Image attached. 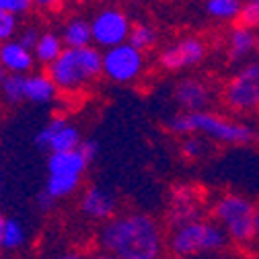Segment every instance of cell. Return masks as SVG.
Masks as SVG:
<instances>
[{"instance_id":"obj_1","label":"cell","mask_w":259,"mask_h":259,"mask_svg":"<svg viewBox=\"0 0 259 259\" xmlns=\"http://www.w3.org/2000/svg\"><path fill=\"white\" fill-rule=\"evenodd\" d=\"M99 249L121 259H154L163 251V233L144 214L111 216L99 233Z\"/></svg>"},{"instance_id":"obj_2","label":"cell","mask_w":259,"mask_h":259,"mask_svg":"<svg viewBox=\"0 0 259 259\" xmlns=\"http://www.w3.org/2000/svg\"><path fill=\"white\" fill-rule=\"evenodd\" d=\"M103 72V54L93 46L64 48L62 54L48 66V74L60 93L74 95L89 87Z\"/></svg>"},{"instance_id":"obj_3","label":"cell","mask_w":259,"mask_h":259,"mask_svg":"<svg viewBox=\"0 0 259 259\" xmlns=\"http://www.w3.org/2000/svg\"><path fill=\"white\" fill-rule=\"evenodd\" d=\"M231 237L218 222L189 220L179 224L169 239V251L179 257L216 255L226 249Z\"/></svg>"},{"instance_id":"obj_4","label":"cell","mask_w":259,"mask_h":259,"mask_svg":"<svg viewBox=\"0 0 259 259\" xmlns=\"http://www.w3.org/2000/svg\"><path fill=\"white\" fill-rule=\"evenodd\" d=\"M253 206L243 196H224L214 206V218L237 245L253 243Z\"/></svg>"},{"instance_id":"obj_5","label":"cell","mask_w":259,"mask_h":259,"mask_svg":"<svg viewBox=\"0 0 259 259\" xmlns=\"http://www.w3.org/2000/svg\"><path fill=\"white\" fill-rule=\"evenodd\" d=\"M191 117V132H200L212 140L226 142V144H247L251 142L257 132L247 123H237L231 119H224L216 113L208 111H189Z\"/></svg>"},{"instance_id":"obj_6","label":"cell","mask_w":259,"mask_h":259,"mask_svg":"<svg viewBox=\"0 0 259 259\" xmlns=\"http://www.w3.org/2000/svg\"><path fill=\"white\" fill-rule=\"evenodd\" d=\"M144 68L142 50L134 48L130 41L107 48L103 54V74L113 82H132L140 76Z\"/></svg>"},{"instance_id":"obj_7","label":"cell","mask_w":259,"mask_h":259,"mask_svg":"<svg viewBox=\"0 0 259 259\" xmlns=\"http://www.w3.org/2000/svg\"><path fill=\"white\" fill-rule=\"evenodd\" d=\"M224 103L235 111L259 109V62L243 66L224 89Z\"/></svg>"},{"instance_id":"obj_8","label":"cell","mask_w":259,"mask_h":259,"mask_svg":"<svg viewBox=\"0 0 259 259\" xmlns=\"http://www.w3.org/2000/svg\"><path fill=\"white\" fill-rule=\"evenodd\" d=\"M91 31H93V41L97 46L111 48L127 41L132 25H130L125 13H121L119 9H103L93 17Z\"/></svg>"},{"instance_id":"obj_9","label":"cell","mask_w":259,"mask_h":259,"mask_svg":"<svg viewBox=\"0 0 259 259\" xmlns=\"http://www.w3.org/2000/svg\"><path fill=\"white\" fill-rule=\"evenodd\" d=\"M78 144H80L78 127L68 123L64 117H54L35 136V146L39 150H48V152L72 150V148H78Z\"/></svg>"},{"instance_id":"obj_10","label":"cell","mask_w":259,"mask_h":259,"mask_svg":"<svg viewBox=\"0 0 259 259\" xmlns=\"http://www.w3.org/2000/svg\"><path fill=\"white\" fill-rule=\"evenodd\" d=\"M206 56V46L196 39V37H189V39H181L179 44L167 48L163 54H160L158 62L165 70H183L189 66H196L198 62H202Z\"/></svg>"},{"instance_id":"obj_11","label":"cell","mask_w":259,"mask_h":259,"mask_svg":"<svg viewBox=\"0 0 259 259\" xmlns=\"http://www.w3.org/2000/svg\"><path fill=\"white\" fill-rule=\"evenodd\" d=\"M0 62L7 72L17 74H29L35 66V54L31 48H27L21 39H9L0 44Z\"/></svg>"},{"instance_id":"obj_12","label":"cell","mask_w":259,"mask_h":259,"mask_svg":"<svg viewBox=\"0 0 259 259\" xmlns=\"http://www.w3.org/2000/svg\"><path fill=\"white\" fill-rule=\"evenodd\" d=\"M115 198L105 187H91L82 196L80 210L91 220H109L115 214Z\"/></svg>"},{"instance_id":"obj_13","label":"cell","mask_w":259,"mask_h":259,"mask_svg":"<svg viewBox=\"0 0 259 259\" xmlns=\"http://www.w3.org/2000/svg\"><path fill=\"white\" fill-rule=\"evenodd\" d=\"M58 87L48 72L25 74V101L33 105H48L58 97Z\"/></svg>"},{"instance_id":"obj_14","label":"cell","mask_w":259,"mask_h":259,"mask_svg":"<svg viewBox=\"0 0 259 259\" xmlns=\"http://www.w3.org/2000/svg\"><path fill=\"white\" fill-rule=\"evenodd\" d=\"M87 165H89V160L82 156V152L78 148L52 152L48 158V171L54 175H78V177H82Z\"/></svg>"},{"instance_id":"obj_15","label":"cell","mask_w":259,"mask_h":259,"mask_svg":"<svg viewBox=\"0 0 259 259\" xmlns=\"http://www.w3.org/2000/svg\"><path fill=\"white\" fill-rule=\"evenodd\" d=\"M175 99L187 111H200V109H204L208 105L210 93L200 80L185 78L175 87Z\"/></svg>"},{"instance_id":"obj_16","label":"cell","mask_w":259,"mask_h":259,"mask_svg":"<svg viewBox=\"0 0 259 259\" xmlns=\"http://www.w3.org/2000/svg\"><path fill=\"white\" fill-rule=\"evenodd\" d=\"M64 50V41L60 35L52 33V31H46V33H39L37 44L33 46V54H35V62L44 64V66H50V64L62 54Z\"/></svg>"},{"instance_id":"obj_17","label":"cell","mask_w":259,"mask_h":259,"mask_svg":"<svg viewBox=\"0 0 259 259\" xmlns=\"http://www.w3.org/2000/svg\"><path fill=\"white\" fill-rule=\"evenodd\" d=\"M62 41L64 48H82V46H91L93 41V31H91V23L82 21V19H72L62 31Z\"/></svg>"},{"instance_id":"obj_18","label":"cell","mask_w":259,"mask_h":259,"mask_svg":"<svg viewBox=\"0 0 259 259\" xmlns=\"http://www.w3.org/2000/svg\"><path fill=\"white\" fill-rule=\"evenodd\" d=\"M257 46V37L253 33L251 27L245 25H237L231 33V56L235 60H241L245 56H249Z\"/></svg>"},{"instance_id":"obj_19","label":"cell","mask_w":259,"mask_h":259,"mask_svg":"<svg viewBox=\"0 0 259 259\" xmlns=\"http://www.w3.org/2000/svg\"><path fill=\"white\" fill-rule=\"evenodd\" d=\"M0 99L9 105L25 101V74L7 72V76L0 80Z\"/></svg>"},{"instance_id":"obj_20","label":"cell","mask_w":259,"mask_h":259,"mask_svg":"<svg viewBox=\"0 0 259 259\" xmlns=\"http://www.w3.org/2000/svg\"><path fill=\"white\" fill-rule=\"evenodd\" d=\"M78 185H80L78 175H54V173H50L44 189L50 193L52 198L62 200V198H68L70 193H74Z\"/></svg>"},{"instance_id":"obj_21","label":"cell","mask_w":259,"mask_h":259,"mask_svg":"<svg viewBox=\"0 0 259 259\" xmlns=\"http://www.w3.org/2000/svg\"><path fill=\"white\" fill-rule=\"evenodd\" d=\"M27 241V231L21 220L17 218H9L5 222V233H3V245L0 249H7V251H17L25 245Z\"/></svg>"},{"instance_id":"obj_22","label":"cell","mask_w":259,"mask_h":259,"mask_svg":"<svg viewBox=\"0 0 259 259\" xmlns=\"http://www.w3.org/2000/svg\"><path fill=\"white\" fill-rule=\"evenodd\" d=\"M243 5L241 0H206V11L218 21H233L239 17Z\"/></svg>"},{"instance_id":"obj_23","label":"cell","mask_w":259,"mask_h":259,"mask_svg":"<svg viewBox=\"0 0 259 259\" xmlns=\"http://www.w3.org/2000/svg\"><path fill=\"white\" fill-rule=\"evenodd\" d=\"M127 41L132 44L134 48L138 50H150L156 41V33H154V29L148 27V25H136L132 27V31H130V35H127Z\"/></svg>"},{"instance_id":"obj_24","label":"cell","mask_w":259,"mask_h":259,"mask_svg":"<svg viewBox=\"0 0 259 259\" xmlns=\"http://www.w3.org/2000/svg\"><path fill=\"white\" fill-rule=\"evenodd\" d=\"M19 35V15L0 9V44L15 39Z\"/></svg>"},{"instance_id":"obj_25","label":"cell","mask_w":259,"mask_h":259,"mask_svg":"<svg viewBox=\"0 0 259 259\" xmlns=\"http://www.w3.org/2000/svg\"><path fill=\"white\" fill-rule=\"evenodd\" d=\"M239 25L245 27H259V0H247V5H243L239 13Z\"/></svg>"},{"instance_id":"obj_26","label":"cell","mask_w":259,"mask_h":259,"mask_svg":"<svg viewBox=\"0 0 259 259\" xmlns=\"http://www.w3.org/2000/svg\"><path fill=\"white\" fill-rule=\"evenodd\" d=\"M206 152V142L200 136H189L183 142V154L189 158H200Z\"/></svg>"},{"instance_id":"obj_27","label":"cell","mask_w":259,"mask_h":259,"mask_svg":"<svg viewBox=\"0 0 259 259\" xmlns=\"http://www.w3.org/2000/svg\"><path fill=\"white\" fill-rule=\"evenodd\" d=\"M169 130H171V132H175V134H193V132H191V117H189V111L175 115V117L169 121Z\"/></svg>"},{"instance_id":"obj_28","label":"cell","mask_w":259,"mask_h":259,"mask_svg":"<svg viewBox=\"0 0 259 259\" xmlns=\"http://www.w3.org/2000/svg\"><path fill=\"white\" fill-rule=\"evenodd\" d=\"M29 7H31L29 0H0V9L13 15H23L29 11Z\"/></svg>"},{"instance_id":"obj_29","label":"cell","mask_w":259,"mask_h":259,"mask_svg":"<svg viewBox=\"0 0 259 259\" xmlns=\"http://www.w3.org/2000/svg\"><path fill=\"white\" fill-rule=\"evenodd\" d=\"M17 39H21L27 48L33 50V46H35V44H37V39H39V31H37L35 27H27V29H23L21 33L17 35Z\"/></svg>"},{"instance_id":"obj_30","label":"cell","mask_w":259,"mask_h":259,"mask_svg":"<svg viewBox=\"0 0 259 259\" xmlns=\"http://www.w3.org/2000/svg\"><path fill=\"white\" fill-rule=\"evenodd\" d=\"M78 150L82 152V156L89 160V163H91V160H95V156L97 154H99V144H97L95 140H80V144H78Z\"/></svg>"},{"instance_id":"obj_31","label":"cell","mask_w":259,"mask_h":259,"mask_svg":"<svg viewBox=\"0 0 259 259\" xmlns=\"http://www.w3.org/2000/svg\"><path fill=\"white\" fill-rule=\"evenodd\" d=\"M56 202H58V200H56V198H52V196H50V193H48L46 189H44V191L39 193V196H37V206H39V210H44V212L52 210Z\"/></svg>"},{"instance_id":"obj_32","label":"cell","mask_w":259,"mask_h":259,"mask_svg":"<svg viewBox=\"0 0 259 259\" xmlns=\"http://www.w3.org/2000/svg\"><path fill=\"white\" fill-rule=\"evenodd\" d=\"M253 243L259 245V202L253 206Z\"/></svg>"},{"instance_id":"obj_33","label":"cell","mask_w":259,"mask_h":259,"mask_svg":"<svg viewBox=\"0 0 259 259\" xmlns=\"http://www.w3.org/2000/svg\"><path fill=\"white\" fill-rule=\"evenodd\" d=\"M29 3L39 7V9H54V7L62 5V0H29Z\"/></svg>"},{"instance_id":"obj_34","label":"cell","mask_w":259,"mask_h":259,"mask_svg":"<svg viewBox=\"0 0 259 259\" xmlns=\"http://www.w3.org/2000/svg\"><path fill=\"white\" fill-rule=\"evenodd\" d=\"M5 222H7V218L0 214V245H3V233H5Z\"/></svg>"},{"instance_id":"obj_35","label":"cell","mask_w":259,"mask_h":259,"mask_svg":"<svg viewBox=\"0 0 259 259\" xmlns=\"http://www.w3.org/2000/svg\"><path fill=\"white\" fill-rule=\"evenodd\" d=\"M7 76V70H5V66H3V62H0V80H3Z\"/></svg>"},{"instance_id":"obj_36","label":"cell","mask_w":259,"mask_h":259,"mask_svg":"<svg viewBox=\"0 0 259 259\" xmlns=\"http://www.w3.org/2000/svg\"><path fill=\"white\" fill-rule=\"evenodd\" d=\"M255 50H257V52H259V37H257V46H255Z\"/></svg>"},{"instance_id":"obj_37","label":"cell","mask_w":259,"mask_h":259,"mask_svg":"<svg viewBox=\"0 0 259 259\" xmlns=\"http://www.w3.org/2000/svg\"><path fill=\"white\" fill-rule=\"evenodd\" d=\"M0 101H3V99H0Z\"/></svg>"}]
</instances>
